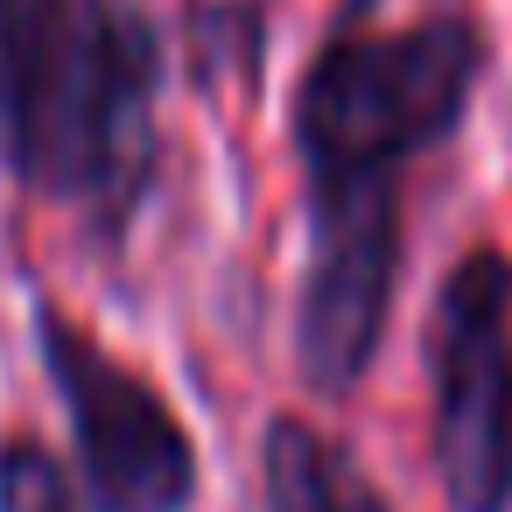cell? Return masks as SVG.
Instances as JSON below:
<instances>
[{
	"label": "cell",
	"instance_id": "6da1fadb",
	"mask_svg": "<svg viewBox=\"0 0 512 512\" xmlns=\"http://www.w3.org/2000/svg\"><path fill=\"white\" fill-rule=\"evenodd\" d=\"M162 78L134 0H0V169L99 232L127 225L162 155Z\"/></svg>",
	"mask_w": 512,
	"mask_h": 512
},
{
	"label": "cell",
	"instance_id": "7a4b0ae2",
	"mask_svg": "<svg viewBox=\"0 0 512 512\" xmlns=\"http://www.w3.org/2000/svg\"><path fill=\"white\" fill-rule=\"evenodd\" d=\"M491 50L470 15H428L407 29L344 22L295 85V162L309 183H400V169L442 148L484 78Z\"/></svg>",
	"mask_w": 512,
	"mask_h": 512
},
{
	"label": "cell",
	"instance_id": "3957f363",
	"mask_svg": "<svg viewBox=\"0 0 512 512\" xmlns=\"http://www.w3.org/2000/svg\"><path fill=\"white\" fill-rule=\"evenodd\" d=\"M36 358L71 414L78 477L99 512H190L197 505V442L148 372L113 358L64 302L36 295Z\"/></svg>",
	"mask_w": 512,
	"mask_h": 512
},
{
	"label": "cell",
	"instance_id": "277c9868",
	"mask_svg": "<svg viewBox=\"0 0 512 512\" xmlns=\"http://www.w3.org/2000/svg\"><path fill=\"white\" fill-rule=\"evenodd\" d=\"M435 477L449 512H512V260L470 246L428 316Z\"/></svg>",
	"mask_w": 512,
	"mask_h": 512
},
{
	"label": "cell",
	"instance_id": "5b68a950",
	"mask_svg": "<svg viewBox=\"0 0 512 512\" xmlns=\"http://www.w3.org/2000/svg\"><path fill=\"white\" fill-rule=\"evenodd\" d=\"M407 211L400 183H309V253L295 281V372L316 400H344L393 323Z\"/></svg>",
	"mask_w": 512,
	"mask_h": 512
},
{
	"label": "cell",
	"instance_id": "8992f818",
	"mask_svg": "<svg viewBox=\"0 0 512 512\" xmlns=\"http://www.w3.org/2000/svg\"><path fill=\"white\" fill-rule=\"evenodd\" d=\"M260 505L267 512H393L365 463L302 414H274L260 435Z\"/></svg>",
	"mask_w": 512,
	"mask_h": 512
},
{
	"label": "cell",
	"instance_id": "52a82bcc",
	"mask_svg": "<svg viewBox=\"0 0 512 512\" xmlns=\"http://www.w3.org/2000/svg\"><path fill=\"white\" fill-rule=\"evenodd\" d=\"M0 512H78L71 470L43 435H0Z\"/></svg>",
	"mask_w": 512,
	"mask_h": 512
}]
</instances>
